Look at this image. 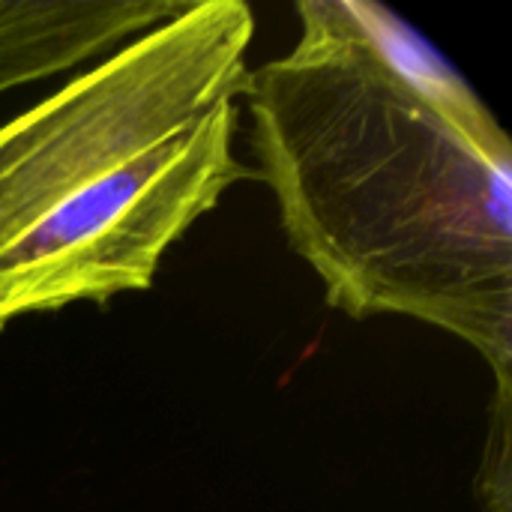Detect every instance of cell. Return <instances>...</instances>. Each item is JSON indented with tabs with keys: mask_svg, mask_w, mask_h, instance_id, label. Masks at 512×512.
<instances>
[{
	"mask_svg": "<svg viewBox=\"0 0 512 512\" xmlns=\"http://www.w3.org/2000/svg\"><path fill=\"white\" fill-rule=\"evenodd\" d=\"M255 12L189 0L0 126V330L147 291L165 252L255 180L234 153Z\"/></svg>",
	"mask_w": 512,
	"mask_h": 512,
	"instance_id": "cell-2",
	"label": "cell"
},
{
	"mask_svg": "<svg viewBox=\"0 0 512 512\" xmlns=\"http://www.w3.org/2000/svg\"><path fill=\"white\" fill-rule=\"evenodd\" d=\"M249 72L258 177L327 306L414 318L512 387V144L462 72L381 3L300 0Z\"/></svg>",
	"mask_w": 512,
	"mask_h": 512,
	"instance_id": "cell-1",
	"label": "cell"
},
{
	"mask_svg": "<svg viewBox=\"0 0 512 512\" xmlns=\"http://www.w3.org/2000/svg\"><path fill=\"white\" fill-rule=\"evenodd\" d=\"M480 512H512V387L495 384L489 435L477 471Z\"/></svg>",
	"mask_w": 512,
	"mask_h": 512,
	"instance_id": "cell-4",
	"label": "cell"
},
{
	"mask_svg": "<svg viewBox=\"0 0 512 512\" xmlns=\"http://www.w3.org/2000/svg\"><path fill=\"white\" fill-rule=\"evenodd\" d=\"M189 0H0V96L180 15Z\"/></svg>",
	"mask_w": 512,
	"mask_h": 512,
	"instance_id": "cell-3",
	"label": "cell"
}]
</instances>
